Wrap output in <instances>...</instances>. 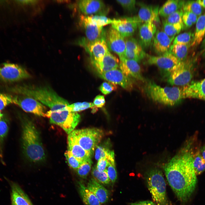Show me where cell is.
Returning <instances> with one entry per match:
<instances>
[{"label":"cell","mask_w":205,"mask_h":205,"mask_svg":"<svg viewBox=\"0 0 205 205\" xmlns=\"http://www.w3.org/2000/svg\"><path fill=\"white\" fill-rule=\"evenodd\" d=\"M168 183L178 199L184 202L194 192L197 183L190 151L173 157L164 166Z\"/></svg>","instance_id":"1"},{"label":"cell","mask_w":205,"mask_h":205,"mask_svg":"<svg viewBox=\"0 0 205 205\" xmlns=\"http://www.w3.org/2000/svg\"><path fill=\"white\" fill-rule=\"evenodd\" d=\"M11 91L16 94L26 95L35 99L48 107L51 113L60 114L68 110V102L48 87L24 85L15 86Z\"/></svg>","instance_id":"2"},{"label":"cell","mask_w":205,"mask_h":205,"mask_svg":"<svg viewBox=\"0 0 205 205\" xmlns=\"http://www.w3.org/2000/svg\"><path fill=\"white\" fill-rule=\"evenodd\" d=\"M22 142L24 153L30 161L38 162L45 159L44 150L38 131L32 121L26 118L22 120Z\"/></svg>","instance_id":"3"},{"label":"cell","mask_w":205,"mask_h":205,"mask_svg":"<svg viewBox=\"0 0 205 205\" xmlns=\"http://www.w3.org/2000/svg\"><path fill=\"white\" fill-rule=\"evenodd\" d=\"M145 90L147 95L153 101L164 105L175 106L183 99L182 88L162 87L152 81L147 83Z\"/></svg>","instance_id":"4"},{"label":"cell","mask_w":205,"mask_h":205,"mask_svg":"<svg viewBox=\"0 0 205 205\" xmlns=\"http://www.w3.org/2000/svg\"><path fill=\"white\" fill-rule=\"evenodd\" d=\"M148 189L156 205H169L166 192V184L163 174L159 169L154 168L146 173Z\"/></svg>","instance_id":"5"},{"label":"cell","mask_w":205,"mask_h":205,"mask_svg":"<svg viewBox=\"0 0 205 205\" xmlns=\"http://www.w3.org/2000/svg\"><path fill=\"white\" fill-rule=\"evenodd\" d=\"M70 134L78 144L91 155L104 135L102 130L96 128L74 130Z\"/></svg>","instance_id":"6"},{"label":"cell","mask_w":205,"mask_h":205,"mask_svg":"<svg viewBox=\"0 0 205 205\" xmlns=\"http://www.w3.org/2000/svg\"><path fill=\"white\" fill-rule=\"evenodd\" d=\"M13 103L24 111L39 116L47 117L46 107L35 99L25 95L16 94L13 96Z\"/></svg>","instance_id":"7"},{"label":"cell","mask_w":205,"mask_h":205,"mask_svg":"<svg viewBox=\"0 0 205 205\" xmlns=\"http://www.w3.org/2000/svg\"><path fill=\"white\" fill-rule=\"evenodd\" d=\"M49 118L51 123L60 126L68 134L74 130L81 119L80 115L77 112L68 110L60 114H51Z\"/></svg>","instance_id":"8"},{"label":"cell","mask_w":205,"mask_h":205,"mask_svg":"<svg viewBox=\"0 0 205 205\" xmlns=\"http://www.w3.org/2000/svg\"><path fill=\"white\" fill-rule=\"evenodd\" d=\"M77 43L89 53L92 63L101 61L109 50L106 42V35L93 42H89L84 38L80 40Z\"/></svg>","instance_id":"9"},{"label":"cell","mask_w":205,"mask_h":205,"mask_svg":"<svg viewBox=\"0 0 205 205\" xmlns=\"http://www.w3.org/2000/svg\"><path fill=\"white\" fill-rule=\"evenodd\" d=\"M30 77L28 71L19 65L7 63L0 64V80L1 81L14 82Z\"/></svg>","instance_id":"10"},{"label":"cell","mask_w":205,"mask_h":205,"mask_svg":"<svg viewBox=\"0 0 205 205\" xmlns=\"http://www.w3.org/2000/svg\"><path fill=\"white\" fill-rule=\"evenodd\" d=\"M192 66L181 62L169 74L168 82L173 85L185 86L188 84L193 77Z\"/></svg>","instance_id":"11"},{"label":"cell","mask_w":205,"mask_h":205,"mask_svg":"<svg viewBox=\"0 0 205 205\" xmlns=\"http://www.w3.org/2000/svg\"><path fill=\"white\" fill-rule=\"evenodd\" d=\"M146 57L148 64L155 65L169 74L181 62L168 51L160 56L147 54Z\"/></svg>","instance_id":"12"},{"label":"cell","mask_w":205,"mask_h":205,"mask_svg":"<svg viewBox=\"0 0 205 205\" xmlns=\"http://www.w3.org/2000/svg\"><path fill=\"white\" fill-rule=\"evenodd\" d=\"M142 23L136 16L113 19L112 27L116 30L124 37L132 35L140 24Z\"/></svg>","instance_id":"13"},{"label":"cell","mask_w":205,"mask_h":205,"mask_svg":"<svg viewBox=\"0 0 205 205\" xmlns=\"http://www.w3.org/2000/svg\"><path fill=\"white\" fill-rule=\"evenodd\" d=\"M106 40L108 49L117 54L120 59L124 58L125 40L118 32L110 28L106 33Z\"/></svg>","instance_id":"14"},{"label":"cell","mask_w":205,"mask_h":205,"mask_svg":"<svg viewBox=\"0 0 205 205\" xmlns=\"http://www.w3.org/2000/svg\"><path fill=\"white\" fill-rule=\"evenodd\" d=\"M79 10L85 15H105L108 11L104 2L99 0H81L77 2Z\"/></svg>","instance_id":"15"},{"label":"cell","mask_w":205,"mask_h":205,"mask_svg":"<svg viewBox=\"0 0 205 205\" xmlns=\"http://www.w3.org/2000/svg\"><path fill=\"white\" fill-rule=\"evenodd\" d=\"M99 76L102 79L114 84H118L128 90H132L133 85L130 78L118 69L99 73Z\"/></svg>","instance_id":"16"},{"label":"cell","mask_w":205,"mask_h":205,"mask_svg":"<svg viewBox=\"0 0 205 205\" xmlns=\"http://www.w3.org/2000/svg\"><path fill=\"white\" fill-rule=\"evenodd\" d=\"M79 23L84 30L86 40L90 42H93L106 35L103 27L98 26L90 22L87 16L83 14L80 17Z\"/></svg>","instance_id":"17"},{"label":"cell","mask_w":205,"mask_h":205,"mask_svg":"<svg viewBox=\"0 0 205 205\" xmlns=\"http://www.w3.org/2000/svg\"><path fill=\"white\" fill-rule=\"evenodd\" d=\"M125 43L124 58L135 60L139 63L146 57L147 54L139 42L135 38H127L125 40Z\"/></svg>","instance_id":"18"},{"label":"cell","mask_w":205,"mask_h":205,"mask_svg":"<svg viewBox=\"0 0 205 205\" xmlns=\"http://www.w3.org/2000/svg\"><path fill=\"white\" fill-rule=\"evenodd\" d=\"M139 41L143 48H148L152 43L157 31V27L153 22L141 23L138 27Z\"/></svg>","instance_id":"19"},{"label":"cell","mask_w":205,"mask_h":205,"mask_svg":"<svg viewBox=\"0 0 205 205\" xmlns=\"http://www.w3.org/2000/svg\"><path fill=\"white\" fill-rule=\"evenodd\" d=\"M175 37L169 36L163 30H157L152 43L155 53L160 56L168 52Z\"/></svg>","instance_id":"20"},{"label":"cell","mask_w":205,"mask_h":205,"mask_svg":"<svg viewBox=\"0 0 205 205\" xmlns=\"http://www.w3.org/2000/svg\"><path fill=\"white\" fill-rule=\"evenodd\" d=\"M184 99L195 98L205 101V78L193 82L182 88Z\"/></svg>","instance_id":"21"},{"label":"cell","mask_w":205,"mask_h":205,"mask_svg":"<svg viewBox=\"0 0 205 205\" xmlns=\"http://www.w3.org/2000/svg\"><path fill=\"white\" fill-rule=\"evenodd\" d=\"M120 68L125 75L142 81H145L142 73L141 68L138 62L124 58L120 59Z\"/></svg>","instance_id":"22"},{"label":"cell","mask_w":205,"mask_h":205,"mask_svg":"<svg viewBox=\"0 0 205 205\" xmlns=\"http://www.w3.org/2000/svg\"><path fill=\"white\" fill-rule=\"evenodd\" d=\"M140 8L136 16L142 23L159 20V7L144 3L140 4Z\"/></svg>","instance_id":"23"},{"label":"cell","mask_w":205,"mask_h":205,"mask_svg":"<svg viewBox=\"0 0 205 205\" xmlns=\"http://www.w3.org/2000/svg\"><path fill=\"white\" fill-rule=\"evenodd\" d=\"M119 63L118 59L108 50L101 61L92 63L98 73H100L117 69L119 67Z\"/></svg>","instance_id":"24"},{"label":"cell","mask_w":205,"mask_h":205,"mask_svg":"<svg viewBox=\"0 0 205 205\" xmlns=\"http://www.w3.org/2000/svg\"><path fill=\"white\" fill-rule=\"evenodd\" d=\"M68 150L75 157L84 162L91 159V155L84 149L70 133L67 138Z\"/></svg>","instance_id":"25"},{"label":"cell","mask_w":205,"mask_h":205,"mask_svg":"<svg viewBox=\"0 0 205 205\" xmlns=\"http://www.w3.org/2000/svg\"><path fill=\"white\" fill-rule=\"evenodd\" d=\"M87 187L95 195L102 205L106 203L108 200V191L93 178L89 180Z\"/></svg>","instance_id":"26"},{"label":"cell","mask_w":205,"mask_h":205,"mask_svg":"<svg viewBox=\"0 0 205 205\" xmlns=\"http://www.w3.org/2000/svg\"><path fill=\"white\" fill-rule=\"evenodd\" d=\"M12 202L16 205H33L29 198L17 184H11Z\"/></svg>","instance_id":"27"},{"label":"cell","mask_w":205,"mask_h":205,"mask_svg":"<svg viewBox=\"0 0 205 205\" xmlns=\"http://www.w3.org/2000/svg\"><path fill=\"white\" fill-rule=\"evenodd\" d=\"M185 1L181 0H168L159 8V14L165 18L176 11L182 9Z\"/></svg>","instance_id":"28"},{"label":"cell","mask_w":205,"mask_h":205,"mask_svg":"<svg viewBox=\"0 0 205 205\" xmlns=\"http://www.w3.org/2000/svg\"><path fill=\"white\" fill-rule=\"evenodd\" d=\"M80 194L85 205H102L95 195L81 182H78Z\"/></svg>","instance_id":"29"},{"label":"cell","mask_w":205,"mask_h":205,"mask_svg":"<svg viewBox=\"0 0 205 205\" xmlns=\"http://www.w3.org/2000/svg\"><path fill=\"white\" fill-rule=\"evenodd\" d=\"M205 35V13L199 17L196 22L195 31L191 46L200 44Z\"/></svg>","instance_id":"30"},{"label":"cell","mask_w":205,"mask_h":205,"mask_svg":"<svg viewBox=\"0 0 205 205\" xmlns=\"http://www.w3.org/2000/svg\"><path fill=\"white\" fill-rule=\"evenodd\" d=\"M190 45L172 44L168 52L175 56L180 62H184L188 52Z\"/></svg>","instance_id":"31"},{"label":"cell","mask_w":205,"mask_h":205,"mask_svg":"<svg viewBox=\"0 0 205 205\" xmlns=\"http://www.w3.org/2000/svg\"><path fill=\"white\" fill-rule=\"evenodd\" d=\"M191 153L194 171L196 175H199L205 171V161L199 150L194 149Z\"/></svg>","instance_id":"32"},{"label":"cell","mask_w":205,"mask_h":205,"mask_svg":"<svg viewBox=\"0 0 205 205\" xmlns=\"http://www.w3.org/2000/svg\"><path fill=\"white\" fill-rule=\"evenodd\" d=\"M182 9L184 12H191L197 16L201 15L203 11L202 7L196 1H185Z\"/></svg>","instance_id":"33"},{"label":"cell","mask_w":205,"mask_h":205,"mask_svg":"<svg viewBox=\"0 0 205 205\" xmlns=\"http://www.w3.org/2000/svg\"><path fill=\"white\" fill-rule=\"evenodd\" d=\"M163 31L171 37H175L183 28V26L180 24H170L164 20L163 21Z\"/></svg>","instance_id":"34"},{"label":"cell","mask_w":205,"mask_h":205,"mask_svg":"<svg viewBox=\"0 0 205 205\" xmlns=\"http://www.w3.org/2000/svg\"><path fill=\"white\" fill-rule=\"evenodd\" d=\"M89 21L91 23L98 26H103L111 24L113 19L102 15H93L87 16Z\"/></svg>","instance_id":"35"},{"label":"cell","mask_w":205,"mask_h":205,"mask_svg":"<svg viewBox=\"0 0 205 205\" xmlns=\"http://www.w3.org/2000/svg\"><path fill=\"white\" fill-rule=\"evenodd\" d=\"M194 36V34L191 32L181 33L174 38L173 44L190 45V43H191V44Z\"/></svg>","instance_id":"36"},{"label":"cell","mask_w":205,"mask_h":205,"mask_svg":"<svg viewBox=\"0 0 205 205\" xmlns=\"http://www.w3.org/2000/svg\"><path fill=\"white\" fill-rule=\"evenodd\" d=\"M8 122L6 118L3 116L0 119V153L2 156V146L4 140L7 135L9 130Z\"/></svg>","instance_id":"37"},{"label":"cell","mask_w":205,"mask_h":205,"mask_svg":"<svg viewBox=\"0 0 205 205\" xmlns=\"http://www.w3.org/2000/svg\"><path fill=\"white\" fill-rule=\"evenodd\" d=\"M91 174L93 178L99 183L104 184H108L110 182V181L106 171L99 172L96 166L93 167Z\"/></svg>","instance_id":"38"},{"label":"cell","mask_w":205,"mask_h":205,"mask_svg":"<svg viewBox=\"0 0 205 205\" xmlns=\"http://www.w3.org/2000/svg\"><path fill=\"white\" fill-rule=\"evenodd\" d=\"M108 159V163L105 171L106 172L110 181L114 183L117 179V173L115 167L114 157Z\"/></svg>","instance_id":"39"},{"label":"cell","mask_w":205,"mask_h":205,"mask_svg":"<svg viewBox=\"0 0 205 205\" xmlns=\"http://www.w3.org/2000/svg\"><path fill=\"white\" fill-rule=\"evenodd\" d=\"M95 149V158L98 161L102 158H108L114 156L113 151L110 150L102 145H98Z\"/></svg>","instance_id":"40"},{"label":"cell","mask_w":205,"mask_h":205,"mask_svg":"<svg viewBox=\"0 0 205 205\" xmlns=\"http://www.w3.org/2000/svg\"><path fill=\"white\" fill-rule=\"evenodd\" d=\"M183 13L182 9L179 10L165 17L164 20L170 24H180L183 26L184 28V26L182 20Z\"/></svg>","instance_id":"41"},{"label":"cell","mask_w":205,"mask_h":205,"mask_svg":"<svg viewBox=\"0 0 205 205\" xmlns=\"http://www.w3.org/2000/svg\"><path fill=\"white\" fill-rule=\"evenodd\" d=\"M95 106L91 102H77L67 106L69 111L77 112L81 111L89 108H93Z\"/></svg>","instance_id":"42"},{"label":"cell","mask_w":205,"mask_h":205,"mask_svg":"<svg viewBox=\"0 0 205 205\" xmlns=\"http://www.w3.org/2000/svg\"><path fill=\"white\" fill-rule=\"evenodd\" d=\"M92 164L91 159L84 162L76 170L78 175L82 178H86L91 170Z\"/></svg>","instance_id":"43"},{"label":"cell","mask_w":205,"mask_h":205,"mask_svg":"<svg viewBox=\"0 0 205 205\" xmlns=\"http://www.w3.org/2000/svg\"><path fill=\"white\" fill-rule=\"evenodd\" d=\"M64 155L69 166L74 169L76 170L83 162L75 157L68 150L65 151Z\"/></svg>","instance_id":"44"},{"label":"cell","mask_w":205,"mask_h":205,"mask_svg":"<svg viewBox=\"0 0 205 205\" xmlns=\"http://www.w3.org/2000/svg\"><path fill=\"white\" fill-rule=\"evenodd\" d=\"M13 103V96L0 93V111L8 105Z\"/></svg>","instance_id":"45"},{"label":"cell","mask_w":205,"mask_h":205,"mask_svg":"<svg viewBox=\"0 0 205 205\" xmlns=\"http://www.w3.org/2000/svg\"><path fill=\"white\" fill-rule=\"evenodd\" d=\"M116 89V86L114 84L110 82H104L100 85L99 89L104 94L108 95Z\"/></svg>","instance_id":"46"},{"label":"cell","mask_w":205,"mask_h":205,"mask_svg":"<svg viewBox=\"0 0 205 205\" xmlns=\"http://www.w3.org/2000/svg\"><path fill=\"white\" fill-rule=\"evenodd\" d=\"M116 1L128 11H132L135 9L136 2L135 0H118Z\"/></svg>","instance_id":"47"},{"label":"cell","mask_w":205,"mask_h":205,"mask_svg":"<svg viewBox=\"0 0 205 205\" xmlns=\"http://www.w3.org/2000/svg\"><path fill=\"white\" fill-rule=\"evenodd\" d=\"M108 163V159L106 158H103L99 160L96 167L100 172L105 171Z\"/></svg>","instance_id":"48"},{"label":"cell","mask_w":205,"mask_h":205,"mask_svg":"<svg viewBox=\"0 0 205 205\" xmlns=\"http://www.w3.org/2000/svg\"><path fill=\"white\" fill-rule=\"evenodd\" d=\"M105 102L104 96L99 95L96 96L94 99L93 104L96 107H102L104 105Z\"/></svg>","instance_id":"49"},{"label":"cell","mask_w":205,"mask_h":205,"mask_svg":"<svg viewBox=\"0 0 205 205\" xmlns=\"http://www.w3.org/2000/svg\"><path fill=\"white\" fill-rule=\"evenodd\" d=\"M182 20L184 26V24L187 28L190 27L193 25L192 23L189 19L186 12H184L182 16Z\"/></svg>","instance_id":"50"},{"label":"cell","mask_w":205,"mask_h":205,"mask_svg":"<svg viewBox=\"0 0 205 205\" xmlns=\"http://www.w3.org/2000/svg\"><path fill=\"white\" fill-rule=\"evenodd\" d=\"M130 205H156V204L152 201L147 200L132 203L130 204Z\"/></svg>","instance_id":"51"},{"label":"cell","mask_w":205,"mask_h":205,"mask_svg":"<svg viewBox=\"0 0 205 205\" xmlns=\"http://www.w3.org/2000/svg\"><path fill=\"white\" fill-rule=\"evenodd\" d=\"M189 19L192 23L195 24L197 20V16L195 14L190 12H186Z\"/></svg>","instance_id":"52"},{"label":"cell","mask_w":205,"mask_h":205,"mask_svg":"<svg viewBox=\"0 0 205 205\" xmlns=\"http://www.w3.org/2000/svg\"><path fill=\"white\" fill-rule=\"evenodd\" d=\"M201 48V54L205 58V38L202 42Z\"/></svg>","instance_id":"53"},{"label":"cell","mask_w":205,"mask_h":205,"mask_svg":"<svg viewBox=\"0 0 205 205\" xmlns=\"http://www.w3.org/2000/svg\"><path fill=\"white\" fill-rule=\"evenodd\" d=\"M200 151L202 156L205 161V145L200 149Z\"/></svg>","instance_id":"54"},{"label":"cell","mask_w":205,"mask_h":205,"mask_svg":"<svg viewBox=\"0 0 205 205\" xmlns=\"http://www.w3.org/2000/svg\"><path fill=\"white\" fill-rule=\"evenodd\" d=\"M202 7L205 8V0H198L196 1Z\"/></svg>","instance_id":"55"},{"label":"cell","mask_w":205,"mask_h":205,"mask_svg":"<svg viewBox=\"0 0 205 205\" xmlns=\"http://www.w3.org/2000/svg\"><path fill=\"white\" fill-rule=\"evenodd\" d=\"M3 116V114L1 113V111H0V119Z\"/></svg>","instance_id":"56"},{"label":"cell","mask_w":205,"mask_h":205,"mask_svg":"<svg viewBox=\"0 0 205 205\" xmlns=\"http://www.w3.org/2000/svg\"><path fill=\"white\" fill-rule=\"evenodd\" d=\"M12 205H16L14 203L12 202Z\"/></svg>","instance_id":"57"}]
</instances>
